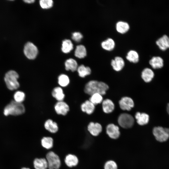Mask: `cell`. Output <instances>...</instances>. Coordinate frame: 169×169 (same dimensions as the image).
<instances>
[{
  "label": "cell",
  "mask_w": 169,
  "mask_h": 169,
  "mask_svg": "<svg viewBox=\"0 0 169 169\" xmlns=\"http://www.w3.org/2000/svg\"><path fill=\"white\" fill-rule=\"evenodd\" d=\"M109 86L106 83L101 81L91 80L88 82L85 85L84 91L89 95L99 93L102 95L105 94L108 89Z\"/></svg>",
  "instance_id": "obj_1"
},
{
  "label": "cell",
  "mask_w": 169,
  "mask_h": 169,
  "mask_svg": "<svg viewBox=\"0 0 169 169\" xmlns=\"http://www.w3.org/2000/svg\"><path fill=\"white\" fill-rule=\"evenodd\" d=\"M25 111V107L23 104L13 100L5 107L3 113L6 116L10 115H17L23 113Z\"/></svg>",
  "instance_id": "obj_2"
},
{
  "label": "cell",
  "mask_w": 169,
  "mask_h": 169,
  "mask_svg": "<svg viewBox=\"0 0 169 169\" xmlns=\"http://www.w3.org/2000/svg\"><path fill=\"white\" fill-rule=\"evenodd\" d=\"M19 77L18 74L15 71H8L5 74L4 81L7 88L10 90L17 89L19 86L18 79Z\"/></svg>",
  "instance_id": "obj_3"
},
{
  "label": "cell",
  "mask_w": 169,
  "mask_h": 169,
  "mask_svg": "<svg viewBox=\"0 0 169 169\" xmlns=\"http://www.w3.org/2000/svg\"><path fill=\"white\" fill-rule=\"evenodd\" d=\"M48 165V169H59L61 162L59 156L52 151L50 150L45 156Z\"/></svg>",
  "instance_id": "obj_4"
},
{
  "label": "cell",
  "mask_w": 169,
  "mask_h": 169,
  "mask_svg": "<svg viewBox=\"0 0 169 169\" xmlns=\"http://www.w3.org/2000/svg\"><path fill=\"white\" fill-rule=\"evenodd\" d=\"M153 133L157 141L164 142L169 138V129L161 126L155 127L153 129Z\"/></svg>",
  "instance_id": "obj_5"
},
{
  "label": "cell",
  "mask_w": 169,
  "mask_h": 169,
  "mask_svg": "<svg viewBox=\"0 0 169 169\" xmlns=\"http://www.w3.org/2000/svg\"><path fill=\"white\" fill-rule=\"evenodd\" d=\"M118 123L120 126L124 128H131L134 123V119L131 115L125 113L121 114L118 117Z\"/></svg>",
  "instance_id": "obj_6"
},
{
  "label": "cell",
  "mask_w": 169,
  "mask_h": 169,
  "mask_svg": "<svg viewBox=\"0 0 169 169\" xmlns=\"http://www.w3.org/2000/svg\"><path fill=\"white\" fill-rule=\"evenodd\" d=\"M23 52L25 56L28 59H35L38 54V49L37 47L33 43L27 42L24 45Z\"/></svg>",
  "instance_id": "obj_7"
},
{
  "label": "cell",
  "mask_w": 169,
  "mask_h": 169,
  "mask_svg": "<svg viewBox=\"0 0 169 169\" xmlns=\"http://www.w3.org/2000/svg\"><path fill=\"white\" fill-rule=\"evenodd\" d=\"M56 113L59 115H66L70 110L68 104L64 101H57L54 105Z\"/></svg>",
  "instance_id": "obj_8"
},
{
  "label": "cell",
  "mask_w": 169,
  "mask_h": 169,
  "mask_svg": "<svg viewBox=\"0 0 169 169\" xmlns=\"http://www.w3.org/2000/svg\"><path fill=\"white\" fill-rule=\"evenodd\" d=\"M44 126L45 130L52 134L57 133L59 130L58 123L50 119H48L45 121Z\"/></svg>",
  "instance_id": "obj_9"
},
{
  "label": "cell",
  "mask_w": 169,
  "mask_h": 169,
  "mask_svg": "<svg viewBox=\"0 0 169 169\" xmlns=\"http://www.w3.org/2000/svg\"><path fill=\"white\" fill-rule=\"evenodd\" d=\"M120 108L123 110L129 111L134 106L133 100L130 97H124L121 98L119 101Z\"/></svg>",
  "instance_id": "obj_10"
},
{
  "label": "cell",
  "mask_w": 169,
  "mask_h": 169,
  "mask_svg": "<svg viewBox=\"0 0 169 169\" xmlns=\"http://www.w3.org/2000/svg\"><path fill=\"white\" fill-rule=\"evenodd\" d=\"M106 132L110 137L113 139H116L120 136L119 127L113 124H110L107 125Z\"/></svg>",
  "instance_id": "obj_11"
},
{
  "label": "cell",
  "mask_w": 169,
  "mask_h": 169,
  "mask_svg": "<svg viewBox=\"0 0 169 169\" xmlns=\"http://www.w3.org/2000/svg\"><path fill=\"white\" fill-rule=\"evenodd\" d=\"M64 161L67 166L69 168H72L78 165L79 160L75 155L69 154L65 156Z\"/></svg>",
  "instance_id": "obj_12"
},
{
  "label": "cell",
  "mask_w": 169,
  "mask_h": 169,
  "mask_svg": "<svg viewBox=\"0 0 169 169\" xmlns=\"http://www.w3.org/2000/svg\"><path fill=\"white\" fill-rule=\"evenodd\" d=\"M102 126L98 123L90 122L88 125L87 130L90 134L95 136H98L102 131Z\"/></svg>",
  "instance_id": "obj_13"
},
{
  "label": "cell",
  "mask_w": 169,
  "mask_h": 169,
  "mask_svg": "<svg viewBox=\"0 0 169 169\" xmlns=\"http://www.w3.org/2000/svg\"><path fill=\"white\" fill-rule=\"evenodd\" d=\"M51 95L57 101H64L65 97L63 89L59 86L56 87L53 89Z\"/></svg>",
  "instance_id": "obj_14"
},
{
  "label": "cell",
  "mask_w": 169,
  "mask_h": 169,
  "mask_svg": "<svg viewBox=\"0 0 169 169\" xmlns=\"http://www.w3.org/2000/svg\"><path fill=\"white\" fill-rule=\"evenodd\" d=\"M111 64L113 69L116 71H120L125 65V62L121 57L116 56L114 59H112Z\"/></svg>",
  "instance_id": "obj_15"
},
{
  "label": "cell",
  "mask_w": 169,
  "mask_h": 169,
  "mask_svg": "<svg viewBox=\"0 0 169 169\" xmlns=\"http://www.w3.org/2000/svg\"><path fill=\"white\" fill-rule=\"evenodd\" d=\"M80 109L83 112L88 115H90L94 112L95 105L89 100H87L81 104Z\"/></svg>",
  "instance_id": "obj_16"
},
{
  "label": "cell",
  "mask_w": 169,
  "mask_h": 169,
  "mask_svg": "<svg viewBox=\"0 0 169 169\" xmlns=\"http://www.w3.org/2000/svg\"><path fill=\"white\" fill-rule=\"evenodd\" d=\"M33 166L35 169H48V163L45 158H36L33 160Z\"/></svg>",
  "instance_id": "obj_17"
},
{
  "label": "cell",
  "mask_w": 169,
  "mask_h": 169,
  "mask_svg": "<svg viewBox=\"0 0 169 169\" xmlns=\"http://www.w3.org/2000/svg\"><path fill=\"white\" fill-rule=\"evenodd\" d=\"M54 142L53 138L49 136H44L42 138L40 141L42 146L48 150H50L53 148Z\"/></svg>",
  "instance_id": "obj_18"
},
{
  "label": "cell",
  "mask_w": 169,
  "mask_h": 169,
  "mask_svg": "<svg viewBox=\"0 0 169 169\" xmlns=\"http://www.w3.org/2000/svg\"><path fill=\"white\" fill-rule=\"evenodd\" d=\"M156 43L160 49L164 51L169 48V37L164 35L159 38Z\"/></svg>",
  "instance_id": "obj_19"
},
{
  "label": "cell",
  "mask_w": 169,
  "mask_h": 169,
  "mask_svg": "<svg viewBox=\"0 0 169 169\" xmlns=\"http://www.w3.org/2000/svg\"><path fill=\"white\" fill-rule=\"evenodd\" d=\"M135 117L137 123L139 125H143L147 124L149 121V115L145 113L137 112L135 114Z\"/></svg>",
  "instance_id": "obj_20"
},
{
  "label": "cell",
  "mask_w": 169,
  "mask_h": 169,
  "mask_svg": "<svg viewBox=\"0 0 169 169\" xmlns=\"http://www.w3.org/2000/svg\"><path fill=\"white\" fill-rule=\"evenodd\" d=\"M102 107L103 111L105 113H110L114 110L115 105L111 100L107 99L103 101Z\"/></svg>",
  "instance_id": "obj_21"
},
{
  "label": "cell",
  "mask_w": 169,
  "mask_h": 169,
  "mask_svg": "<svg viewBox=\"0 0 169 169\" xmlns=\"http://www.w3.org/2000/svg\"><path fill=\"white\" fill-rule=\"evenodd\" d=\"M149 64L154 69L161 68L163 66V60L162 58L159 56L153 57L149 61Z\"/></svg>",
  "instance_id": "obj_22"
},
{
  "label": "cell",
  "mask_w": 169,
  "mask_h": 169,
  "mask_svg": "<svg viewBox=\"0 0 169 169\" xmlns=\"http://www.w3.org/2000/svg\"><path fill=\"white\" fill-rule=\"evenodd\" d=\"M154 75L153 71L150 69L146 68L141 73V78L144 81L146 82H149L152 80Z\"/></svg>",
  "instance_id": "obj_23"
},
{
  "label": "cell",
  "mask_w": 169,
  "mask_h": 169,
  "mask_svg": "<svg viewBox=\"0 0 169 169\" xmlns=\"http://www.w3.org/2000/svg\"><path fill=\"white\" fill-rule=\"evenodd\" d=\"M65 66L66 70H70L72 72H74L76 70L78 67L76 61L72 58L69 59L65 61Z\"/></svg>",
  "instance_id": "obj_24"
},
{
  "label": "cell",
  "mask_w": 169,
  "mask_h": 169,
  "mask_svg": "<svg viewBox=\"0 0 169 169\" xmlns=\"http://www.w3.org/2000/svg\"><path fill=\"white\" fill-rule=\"evenodd\" d=\"M130 28L128 23L125 22L119 21L117 23L116 29L119 33L123 34L127 32Z\"/></svg>",
  "instance_id": "obj_25"
},
{
  "label": "cell",
  "mask_w": 169,
  "mask_h": 169,
  "mask_svg": "<svg viewBox=\"0 0 169 169\" xmlns=\"http://www.w3.org/2000/svg\"><path fill=\"white\" fill-rule=\"evenodd\" d=\"M70 82L69 78L65 74H60L58 77V84L59 86L62 88L67 87L69 84Z\"/></svg>",
  "instance_id": "obj_26"
},
{
  "label": "cell",
  "mask_w": 169,
  "mask_h": 169,
  "mask_svg": "<svg viewBox=\"0 0 169 169\" xmlns=\"http://www.w3.org/2000/svg\"><path fill=\"white\" fill-rule=\"evenodd\" d=\"M79 76L81 78H84L90 74L91 69L88 66H85L83 64L78 66L77 70Z\"/></svg>",
  "instance_id": "obj_27"
},
{
  "label": "cell",
  "mask_w": 169,
  "mask_h": 169,
  "mask_svg": "<svg viewBox=\"0 0 169 169\" xmlns=\"http://www.w3.org/2000/svg\"><path fill=\"white\" fill-rule=\"evenodd\" d=\"M115 44L114 40L111 38H109L101 43V46L104 49L111 51L114 48Z\"/></svg>",
  "instance_id": "obj_28"
},
{
  "label": "cell",
  "mask_w": 169,
  "mask_h": 169,
  "mask_svg": "<svg viewBox=\"0 0 169 169\" xmlns=\"http://www.w3.org/2000/svg\"><path fill=\"white\" fill-rule=\"evenodd\" d=\"M87 54L85 47L83 45H80L76 46L75 52V56L79 58H84Z\"/></svg>",
  "instance_id": "obj_29"
},
{
  "label": "cell",
  "mask_w": 169,
  "mask_h": 169,
  "mask_svg": "<svg viewBox=\"0 0 169 169\" xmlns=\"http://www.w3.org/2000/svg\"><path fill=\"white\" fill-rule=\"evenodd\" d=\"M127 60L131 62L136 63L139 60V56L138 53L134 50H131L127 53L126 56Z\"/></svg>",
  "instance_id": "obj_30"
},
{
  "label": "cell",
  "mask_w": 169,
  "mask_h": 169,
  "mask_svg": "<svg viewBox=\"0 0 169 169\" xmlns=\"http://www.w3.org/2000/svg\"><path fill=\"white\" fill-rule=\"evenodd\" d=\"M73 48V45L69 39H65L62 42V50L65 53H69Z\"/></svg>",
  "instance_id": "obj_31"
},
{
  "label": "cell",
  "mask_w": 169,
  "mask_h": 169,
  "mask_svg": "<svg viewBox=\"0 0 169 169\" xmlns=\"http://www.w3.org/2000/svg\"><path fill=\"white\" fill-rule=\"evenodd\" d=\"M102 95L99 93L94 94L90 95L89 100L95 105L103 101Z\"/></svg>",
  "instance_id": "obj_32"
},
{
  "label": "cell",
  "mask_w": 169,
  "mask_h": 169,
  "mask_svg": "<svg viewBox=\"0 0 169 169\" xmlns=\"http://www.w3.org/2000/svg\"><path fill=\"white\" fill-rule=\"evenodd\" d=\"M25 97V94L21 91H17L14 95V101L19 103H22L24 100Z\"/></svg>",
  "instance_id": "obj_33"
},
{
  "label": "cell",
  "mask_w": 169,
  "mask_h": 169,
  "mask_svg": "<svg viewBox=\"0 0 169 169\" xmlns=\"http://www.w3.org/2000/svg\"><path fill=\"white\" fill-rule=\"evenodd\" d=\"M41 7L44 9H48L52 7L53 1L52 0H41L39 1Z\"/></svg>",
  "instance_id": "obj_34"
},
{
  "label": "cell",
  "mask_w": 169,
  "mask_h": 169,
  "mask_svg": "<svg viewBox=\"0 0 169 169\" xmlns=\"http://www.w3.org/2000/svg\"><path fill=\"white\" fill-rule=\"evenodd\" d=\"M105 169H117L116 163L114 161L110 160L106 162L104 166Z\"/></svg>",
  "instance_id": "obj_35"
},
{
  "label": "cell",
  "mask_w": 169,
  "mask_h": 169,
  "mask_svg": "<svg viewBox=\"0 0 169 169\" xmlns=\"http://www.w3.org/2000/svg\"><path fill=\"white\" fill-rule=\"evenodd\" d=\"M83 37V35L81 33L78 32H75L73 33L72 38L75 42H79L80 41Z\"/></svg>",
  "instance_id": "obj_36"
},
{
  "label": "cell",
  "mask_w": 169,
  "mask_h": 169,
  "mask_svg": "<svg viewBox=\"0 0 169 169\" xmlns=\"http://www.w3.org/2000/svg\"><path fill=\"white\" fill-rule=\"evenodd\" d=\"M25 3H33L35 1L34 0H24L23 1Z\"/></svg>",
  "instance_id": "obj_37"
},
{
  "label": "cell",
  "mask_w": 169,
  "mask_h": 169,
  "mask_svg": "<svg viewBox=\"0 0 169 169\" xmlns=\"http://www.w3.org/2000/svg\"><path fill=\"white\" fill-rule=\"evenodd\" d=\"M166 110H167L168 114L169 115V103L167 105V106Z\"/></svg>",
  "instance_id": "obj_38"
},
{
  "label": "cell",
  "mask_w": 169,
  "mask_h": 169,
  "mask_svg": "<svg viewBox=\"0 0 169 169\" xmlns=\"http://www.w3.org/2000/svg\"><path fill=\"white\" fill-rule=\"evenodd\" d=\"M21 169H30L29 168L23 167V168H22Z\"/></svg>",
  "instance_id": "obj_39"
}]
</instances>
